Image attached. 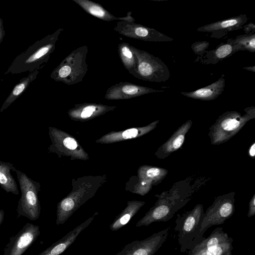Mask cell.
<instances>
[{
    "mask_svg": "<svg viewBox=\"0 0 255 255\" xmlns=\"http://www.w3.org/2000/svg\"><path fill=\"white\" fill-rule=\"evenodd\" d=\"M39 69L30 72L26 76L20 80L13 88L9 95L3 102L0 112H2L12 104L26 90L29 85L36 78Z\"/></svg>",
    "mask_w": 255,
    "mask_h": 255,
    "instance_id": "cell-20",
    "label": "cell"
},
{
    "mask_svg": "<svg viewBox=\"0 0 255 255\" xmlns=\"http://www.w3.org/2000/svg\"><path fill=\"white\" fill-rule=\"evenodd\" d=\"M151 88L136 85L128 82H121L109 87L105 98L108 100L127 99L145 94L163 92Z\"/></svg>",
    "mask_w": 255,
    "mask_h": 255,
    "instance_id": "cell-14",
    "label": "cell"
},
{
    "mask_svg": "<svg viewBox=\"0 0 255 255\" xmlns=\"http://www.w3.org/2000/svg\"><path fill=\"white\" fill-rule=\"evenodd\" d=\"M240 51V46L234 43L233 38H229L227 43H221L215 49L206 51L203 55L198 56L195 62L204 65H215Z\"/></svg>",
    "mask_w": 255,
    "mask_h": 255,
    "instance_id": "cell-15",
    "label": "cell"
},
{
    "mask_svg": "<svg viewBox=\"0 0 255 255\" xmlns=\"http://www.w3.org/2000/svg\"></svg>",
    "mask_w": 255,
    "mask_h": 255,
    "instance_id": "cell-35",
    "label": "cell"
},
{
    "mask_svg": "<svg viewBox=\"0 0 255 255\" xmlns=\"http://www.w3.org/2000/svg\"><path fill=\"white\" fill-rule=\"evenodd\" d=\"M233 239L223 227L215 228L207 238L196 245L187 255H232Z\"/></svg>",
    "mask_w": 255,
    "mask_h": 255,
    "instance_id": "cell-8",
    "label": "cell"
},
{
    "mask_svg": "<svg viewBox=\"0 0 255 255\" xmlns=\"http://www.w3.org/2000/svg\"><path fill=\"white\" fill-rule=\"evenodd\" d=\"M243 30L246 34L255 33V24L253 22L245 24L243 26Z\"/></svg>",
    "mask_w": 255,
    "mask_h": 255,
    "instance_id": "cell-30",
    "label": "cell"
},
{
    "mask_svg": "<svg viewBox=\"0 0 255 255\" xmlns=\"http://www.w3.org/2000/svg\"><path fill=\"white\" fill-rule=\"evenodd\" d=\"M114 30L124 36L145 41L168 42L174 40L153 28L135 21H119Z\"/></svg>",
    "mask_w": 255,
    "mask_h": 255,
    "instance_id": "cell-10",
    "label": "cell"
},
{
    "mask_svg": "<svg viewBox=\"0 0 255 255\" xmlns=\"http://www.w3.org/2000/svg\"><path fill=\"white\" fill-rule=\"evenodd\" d=\"M204 216L203 206L198 204L191 210L177 214L174 230L178 232L180 251L186 253L205 238L201 231Z\"/></svg>",
    "mask_w": 255,
    "mask_h": 255,
    "instance_id": "cell-3",
    "label": "cell"
},
{
    "mask_svg": "<svg viewBox=\"0 0 255 255\" xmlns=\"http://www.w3.org/2000/svg\"><path fill=\"white\" fill-rule=\"evenodd\" d=\"M244 112L227 111L219 116L209 128L208 136L211 143L217 145L228 141L249 121L255 119V107L246 108Z\"/></svg>",
    "mask_w": 255,
    "mask_h": 255,
    "instance_id": "cell-4",
    "label": "cell"
},
{
    "mask_svg": "<svg viewBox=\"0 0 255 255\" xmlns=\"http://www.w3.org/2000/svg\"><path fill=\"white\" fill-rule=\"evenodd\" d=\"M255 143L253 142V143L251 146V147L249 149V155L252 158H254V157H255Z\"/></svg>",
    "mask_w": 255,
    "mask_h": 255,
    "instance_id": "cell-32",
    "label": "cell"
},
{
    "mask_svg": "<svg viewBox=\"0 0 255 255\" xmlns=\"http://www.w3.org/2000/svg\"><path fill=\"white\" fill-rule=\"evenodd\" d=\"M72 1L79 5L87 13L104 21L119 20L120 21H135V19L131 15V11H128L125 16L117 17L99 3L89 0H72Z\"/></svg>",
    "mask_w": 255,
    "mask_h": 255,
    "instance_id": "cell-18",
    "label": "cell"
},
{
    "mask_svg": "<svg viewBox=\"0 0 255 255\" xmlns=\"http://www.w3.org/2000/svg\"><path fill=\"white\" fill-rule=\"evenodd\" d=\"M233 42L240 46L241 51L255 52V33L239 35L233 38Z\"/></svg>",
    "mask_w": 255,
    "mask_h": 255,
    "instance_id": "cell-24",
    "label": "cell"
},
{
    "mask_svg": "<svg viewBox=\"0 0 255 255\" xmlns=\"http://www.w3.org/2000/svg\"><path fill=\"white\" fill-rule=\"evenodd\" d=\"M243 69L249 71H251L253 72H255V66H247V67H243Z\"/></svg>",
    "mask_w": 255,
    "mask_h": 255,
    "instance_id": "cell-33",
    "label": "cell"
},
{
    "mask_svg": "<svg viewBox=\"0 0 255 255\" xmlns=\"http://www.w3.org/2000/svg\"><path fill=\"white\" fill-rule=\"evenodd\" d=\"M14 171L16 173L21 192L16 209L17 218L24 216L31 221H35L39 218L40 214L37 196L39 183L19 170L14 168Z\"/></svg>",
    "mask_w": 255,
    "mask_h": 255,
    "instance_id": "cell-7",
    "label": "cell"
},
{
    "mask_svg": "<svg viewBox=\"0 0 255 255\" xmlns=\"http://www.w3.org/2000/svg\"><path fill=\"white\" fill-rule=\"evenodd\" d=\"M136 59V66L131 75L141 80L165 82L170 77L167 65L160 58L130 45Z\"/></svg>",
    "mask_w": 255,
    "mask_h": 255,
    "instance_id": "cell-6",
    "label": "cell"
},
{
    "mask_svg": "<svg viewBox=\"0 0 255 255\" xmlns=\"http://www.w3.org/2000/svg\"><path fill=\"white\" fill-rule=\"evenodd\" d=\"M209 45L210 43L207 41H197L191 45V48L195 54L202 56L207 51Z\"/></svg>",
    "mask_w": 255,
    "mask_h": 255,
    "instance_id": "cell-27",
    "label": "cell"
},
{
    "mask_svg": "<svg viewBox=\"0 0 255 255\" xmlns=\"http://www.w3.org/2000/svg\"><path fill=\"white\" fill-rule=\"evenodd\" d=\"M255 215V194H254L249 204V210L247 216L249 218Z\"/></svg>",
    "mask_w": 255,
    "mask_h": 255,
    "instance_id": "cell-28",
    "label": "cell"
},
{
    "mask_svg": "<svg viewBox=\"0 0 255 255\" xmlns=\"http://www.w3.org/2000/svg\"><path fill=\"white\" fill-rule=\"evenodd\" d=\"M105 107L102 105H99L96 104H85L82 105V107L77 109L80 110V116L82 118H87L90 117L92 115L94 114L95 112H99L100 110H104Z\"/></svg>",
    "mask_w": 255,
    "mask_h": 255,
    "instance_id": "cell-26",
    "label": "cell"
},
{
    "mask_svg": "<svg viewBox=\"0 0 255 255\" xmlns=\"http://www.w3.org/2000/svg\"><path fill=\"white\" fill-rule=\"evenodd\" d=\"M63 30V28H59L29 46L13 59L4 74L30 73L43 67V64L48 62L54 52L56 43Z\"/></svg>",
    "mask_w": 255,
    "mask_h": 255,
    "instance_id": "cell-2",
    "label": "cell"
},
{
    "mask_svg": "<svg viewBox=\"0 0 255 255\" xmlns=\"http://www.w3.org/2000/svg\"><path fill=\"white\" fill-rule=\"evenodd\" d=\"M203 177H188L174 183L168 190L156 195L155 205L136 224V227L148 226L154 222H167L189 201L206 183Z\"/></svg>",
    "mask_w": 255,
    "mask_h": 255,
    "instance_id": "cell-1",
    "label": "cell"
},
{
    "mask_svg": "<svg viewBox=\"0 0 255 255\" xmlns=\"http://www.w3.org/2000/svg\"><path fill=\"white\" fill-rule=\"evenodd\" d=\"M248 20L246 14H240L206 24L198 27L197 30L210 33L211 38L220 39L225 37L229 32L243 28Z\"/></svg>",
    "mask_w": 255,
    "mask_h": 255,
    "instance_id": "cell-13",
    "label": "cell"
},
{
    "mask_svg": "<svg viewBox=\"0 0 255 255\" xmlns=\"http://www.w3.org/2000/svg\"><path fill=\"white\" fill-rule=\"evenodd\" d=\"M235 192H231L216 197L212 204L204 212L201 231L215 225L223 224L231 218L235 211Z\"/></svg>",
    "mask_w": 255,
    "mask_h": 255,
    "instance_id": "cell-9",
    "label": "cell"
},
{
    "mask_svg": "<svg viewBox=\"0 0 255 255\" xmlns=\"http://www.w3.org/2000/svg\"><path fill=\"white\" fill-rule=\"evenodd\" d=\"M4 217V212L3 210H0V226L2 224Z\"/></svg>",
    "mask_w": 255,
    "mask_h": 255,
    "instance_id": "cell-34",
    "label": "cell"
},
{
    "mask_svg": "<svg viewBox=\"0 0 255 255\" xmlns=\"http://www.w3.org/2000/svg\"><path fill=\"white\" fill-rule=\"evenodd\" d=\"M143 205L142 202L132 203L118 216L110 225L112 231H117L126 225Z\"/></svg>",
    "mask_w": 255,
    "mask_h": 255,
    "instance_id": "cell-22",
    "label": "cell"
},
{
    "mask_svg": "<svg viewBox=\"0 0 255 255\" xmlns=\"http://www.w3.org/2000/svg\"><path fill=\"white\" fill-rule=\"evenodd\" d=\"M88 46L86 45L73 50L52 71L50 78L68 85L81 82L88 71Z\"/></svg>",
    "mask_w": 255,
    "mask_h": 255,
    "instance_id": "cell-5",
    "label": "cell"
},
{
    "mask_svg": "<svg viewBox=\"0 0 255 255\" xmlns=\"http://www.w3.org/2000/svg\"><path fill=\"white\" fill-rule=\"evenodd\" d=\"M93 219V217H90L38 255H60L75 241L80 233L91 224Z\"/></svg>",
    "mask_w": 255,
    "mask_h": 255,
    "instance_id": "cell-17",
    "label": "cell"
},
{
    "mask_svg": "<svg viewBox=\"0 0 255 255\" xmlns=\"http://www.w3.org/2000/svg\"><path fill=\"white\" fill-rule=\"evenodd\" d=\"M118 53L124 67L131 74L136 66V59L130 45L124 42L120 43Z\"/></svg>",
    "mask_w": 255,
    "mask_h": 255,
    "instance_id": "cell-23",
    "label": "cell"
},
{
    "mask_svg": "<svg viewBox=\"0 0 255 255\" xmlns=\"http://www.w3.org/2000/svg\"><path fill=\"white\" fill-rule=\"evenodd\" d=\"M63 144L66 147L72 150L75 149L77 146V144L75 140L69 137L64 139Z\"/></svg>",
    "mask_w": 255,
    "mask_h": 255,
    "instance_id": "cell-29",
    "label": "cell"
},
{
    "mask_svg": "<svg viewBox=\"0 0 255 255\" xmlns=\"http://www.w3.org/2000/svg\"><path fill=\"white\" fill-rule=\"evenodd\" d=\"M5 34V32L3 27V20L0 16V45L3 41Z\"/></svg>",
    "mask_w": 255,
    "mask_h": 255,
    "instance_id": "cell-31",
    "label": "cell"
},
{
    "mask_svg": "<svg viewBox=\"0 0 255 255\" xmlns=\"http://www.w3.org/2000/svg\"><path fill=\"white\" fill-rule=\"evenodd\" d=\"M168 172V170L165 168L150 167L145 170V177L151 183L157 184L165 178Z\"/></svg>",
    "mask_w": 255,
    "mask_h": 255,
    "instance_id": "cell-25",
    "label": "cell"
},
{
    "mask_svg": "<svg viewBox=\"0 0 255 255\" xmlns=\"http://www.w3.org/2000/svg\"><path fill=\"white\" fill-rule=\"evenodd\" d=\"M170 227L158 231L142 240H135L114 255H154L166 241Z\"/></svg>",
    "mask_w": 255,
    "mask_h": 255,
    "instance_id": "cell-11",
    "label": "cell"
},
{
    "mask_svg": "<svg viewBox=\"0 0 255 255\" xmlns=\"http://www.w3.org/2000/svg\"><path fill=\"white\" fill-rule=\"evenodd\" d=\"M193 122L189 120L180 126L170 138L157 149L155 155L160 159L167 157L179 149L184 143L185 135L190 129Z\"/></svg>",
    "mask_w": 255,
    "mask_h": 255,
    "instance_id": "cell-16",
    "label": "cell"
},
{
    "mask_svg": "<svg viewBox=\"0 0 255 255\" xmlns=\"http://www.w3.org/2000/svg\"><path fill=\"white\" fill-rule=\"evenodd\" d=\"M38 226L27 223L19 231L9 239L3 255H22L40 235Z\"/></svg>",
    "mask_w": 255,
    "mask_h": 255,
    "instance_id": "cell-12",
    "label": "cell"
},
{
    "mask_svg": "<svg viewBox=\"0 0 255 255\" xmlns=\"http://www.w3.org/2000/svg\"><path fill=\"white\" fill-rule=\"evenodd\" d=\"M225 86L224 74L215 82L206 87L190 92H181V94L193 99L212 101L218 98L224 92Z\"/></svg>",
    "mask_w": 255,
    "mask_h": 255,
    "instance_id": "cell-19",
    "label": "cell"
},
{
    "mask_svg": "<svg viewBox=\"0 0 255 255\" xmlns=\"http://www.w3.org/2000/svg\"><path fill=\"white\" fill-rule=\"evenodd\" d=\"M15 168L10 162L0 160V185L6 192L18 195L19 191L17 184L12 177L10 171Z\"/></svg>",
    "mask_w": 255,
    "mask_h": 255,
    "instance_id": "cell-21",
    "label": "cell"
}]
</instances>
